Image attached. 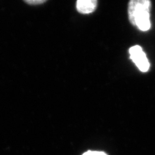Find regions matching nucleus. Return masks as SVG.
Masks as SVG:
<instances>
[{
	"mask_svg": "<svg viewBox=\"0 0 155 155\" xmlns=\"http://www.w3.org/2000/svg\"><path fill=\"white\" fill-rule=\"evenodd\" d=\"M151 3L148 0H132L128 7L129 21L143 31L150 28V9Z\"/></svg>",
	"mask_w": 155,
	"mask_h": 155,
	"instance_id": "1",
	"label": "nucleus"
},
{
	"mask_svg": "<svg viewBox=\"0 0 155 155\" xmlns=\"http://www.w3.org/2000/svg\"><path fill=\"white\" fill-rule=\"evenodd\" d=\"M130 59L136 64L139 70L143 72H147L150 68V63L147 56L139 45H135L129 49Z\"/></svg>",
	"mask_w": 155,
	"mask_h": 155,
	"instance_id": "2",
	"label": "nucleus"
},
{
	"mask_svg": "<svg viewBox=\"0 0 155 155\" xmlns=\"http://www.w3.org/2000/svg\"><path fill=\"white\" fill-rule=\"evenodd\" d=\"M97 5L95 0H78L76 7L78 11L82 14H89L94 12Z\"/></svg>",
	"mask_w": 155,
	"mask_h": 155,
	"instance_id": "3",
	"label": "nucleus"
},
{
	"mask_svg": "<svg viewBox=\"0 0 155 155\" xmlns=\"http://www.w3.org/2000/svg\"><path fill=\"white\" fill-rule=\"evenodd\" d=\"M82 155H107L105 152L102 151L96 150H88L84 152Z\"/></svg>",
	"mask_w": 155,
	"mask_h": 155,
	"instance_id": "4",
	"label": "nucleus"
},
{
	"mask_svg": "<svg viewBox=\"0 0 155 155\" xmlns=\"http://www.w3.org/2000/svg\"><path fill=\"white\" fill-rule=\"evenodd\" d=\"M26 3H27L29 5H40L43 3H45V1L43 0H29V1H25Z\"/></svg>",
	"mask_w": 155,
	"mask_h": 155,
	"instance_id": "5",
	"label": "nucleus"
}]
</instances>
